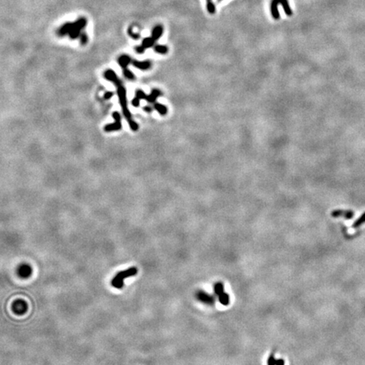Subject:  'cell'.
<instances>
[{"label": "cell", "mask_w": 365, "mask_h": 365, "mask_svg": "<svg viewBox=\"0 0 365 365\" xmlns=\"http://www.w3.org/2000/svg\"><path fill=\"white\" fill-rule=\"evenodd\" d=\"M218 298L220 303H222V305H224V306H227V305L229 304L230 298H229V295L226 293H223L222 294H221L220 296H218Z\"/></svg>", "instance_id": "13"}, {"label": "cell", "mask_w": 365, "mask_h": 365, "mask_svg": "<svg viewBox=\"0 0 365 365\" xmlns=\"http://www.w3.org/2000/svg\"><path fill=\"white\" fill-rule=\"evenodd\" d=\"M284 364H285V362H284L283 359H277V360H276V365H284Z\"/></svg>", "instance_id": "27"}, {"label": "cell", "mask_w": 365, "mask_h": 365, "mask_svg": "<svg viewBox=\"0 0 365 365\" xmlns=\"http://www.w3.org/2000/svg\"><path fill=\"white\" fill-rule=\"evenodd\" d=\"M331 216L336 218V217H343V218L347 219V220H350V219L353 218L354 216V212L352 210H335L331 212Z\"/></svg>", "instance_id": "6"}, {"label": "cell", "mask_w": 365, "mask_h": 365, "mask_svg": "<svg viewBox=\"0 0 365 365\" xmlns=\"http://www.w3.org/2000/svg\"><path fill=\"white\" fill-rule=\"evenodd\" d=\"M80 43L82 45H85L86 43H87V41H88V36H87V35L85 34V32H82L81 33V35H80Z\"/></svg>", "instance_id": "18"}, {"label": "cell", "mask_w": 365, "mask_h": 365, "mask_svg": "<svg viewBox=\"0 0 365 365\" xmlns=\"http://www.w3.org/2000/svg\"><path fill=\"white\" fill-rule=\"evenodd\" d=\"M122 129V124L121 121H115L112 124H107L104 127V130L106 132H112V131H118Z\"/></svg>", "instance_id": "10"}, {"label": "cell", "mask_w": 365, "mask_h": 365, "mask_svg": "<svg viewBox=\"0 0 365 365\" xmlns=\"http://www.w3.org/2000/svg\"><path fill=\"white\" fill-rule=\"evenodd\" d=\"M112 97H113V92H112V91H107V92L104 94V98H105L106 100H109V99H111Z\"/></svg>", "instance_id": "25"}, {"label": "cell", "mask_w": 365, "mask_h": 365, "mask_svg": "<svg viewBox=\"0 0 365 365\" xmlns=\"http://www.w3.org/2000/svg\"><path fill=\"white\" fill-rule=\"evenodd\" d=\"M140 99H139L138 97H134V99L132 100V102H131V103H132V105H133L134 107H139V106H140Z\"/></svg>", "instance_id": "24"}, {"label": "cell", "mask_w": 365, "mask_h": 365, "mask_svg": "<svg viewBox=\"0 0 365 365\" xmlns=\"http://www.w3.org/2000/svg\"><path fill=\"white\" fill-rule=\"evenodd\" d=\"M118 63L119 66L122 68V69L124 70V69H129L128 66H129V63H132V58L128 55L124 54V55H121L120 57L118 58Z\"/></svg>", "instance_id": "9"}, {"label": "cell", "mask_w": 365, "mask_h": 365, "mask_svg": "<svg viewBox=\"0 0 365 365\" xmlns=\"http://www.w3.org/2000/svg\"><path fill=\"white\" fill-rule=\"evenodd\" d=\"M112 118L115 121H121V115L118 112H112Z\"/></svg>", "instance_id": "22"}, {"label": "cell", "mask_w": 365, "mask_h": 365, "mask_svg": "<svg viewBox=\"0 0 365 365\" xmlns=\"http://www.w3.org/2000/svg\"><path fill=\"white\" fill-rule=\"evenodd\" d=\"M135 97H138L139 99H140V100H141V99H145V100H146L147 95L145 93L143 90H137L136 92H135Z\"/></svg>", "instance_id": "17"}, {"label": "cell", "mask_w": 365, "mask_h": 365, "mask_svg": "<svg viewBox=\"0 0 365 365\" xmlns=\"http://www.w3.org/2000/svg\"><path fill=\"white\" fill-rule=\"evenodd\" d=\"M118 99H119V103H120L121 107H122V111H123V115L124 116V118H126L127 122L129 123L130 121H132V116H131V112L128 108L127 106V97H126V90H125L124 86L123 85V84H120L118 86Z\"/></svg>", "instance_id": "4"}, {"label": "cell", "mask_w": 365, "mask_h": 365, "mask_svg": "<svg viewBox=\"0 0 365 365\" xmlns=\"http://www.w3.org/2000/svg\"><path fill=\"white\" fill-rule=\"evenodd\" d=\"M195 297L200 302L205 303L206 305H213L215 303V298L212 295H210L207 293H205V291L199 290L196 293Z\"/></svg>", "instance_id": "5"}, {"label": "cell", "mask_w": 365, "mask_h": 365, "mask_svg": "<svg viewBox=\"0 0 365 365\" xmlns=\"http://www.w3.org/2000/svg\"><path fill=\"white\" fill-rule=\"evenodd\" d=\"M267 365H276V359L274 358L273 355H271L269 357L267 361Z\"/></svg>", "instance_id": "23"}, {"label": "cell", "mask_w": 365, "mask_h": 365, "mask_svg": "<svg viewBox=\"0 0 365 365\" xmlns=\"http://www.w3.org/2000/svg\"><path fill=\"white\" fill-rule=\"evenodd\" d=\"M154 51H155L156 53H157V54H167V52H168V48H167V47L165 46V45L157 44L156 45V46H154Z\"/></svg>", "instance_id": "12"}, {"label": "cell", "mask_w": 365, "mask_h": 365, "mask_svg": "<svg viewBox=\"0 0 365 365\" xmlns=\"http://www.w3.org/2000/svg\"><path fill=\"white\" fill-rule=\"evenodd\" d=\"M154 109H156L161 116L166 115L167 113V108L165 105H162L161 103H154Z\"/></svg>", "instance_id": "11"}, {"label": "cell", "mask_w": 365, "mask_h": 365, "mask_svg": "<svg viewBox=\"0 0 365 365\" xmlns=\"http://www.w3.org/2000/svg\"><path fill=\"white\" fill-rule=\"evenodd\" d=\"M128 33H129V36H131L132 38H134V39H138V38H140V34L134 32L132 27H130L129 30H128Z\"/></svg>", "instance_id": "19"}, {"label": "cell", "mask_w": 365, "mask_h": 365, "mask_svg": "<svg viewBox=\"0 0 365 365\" xmlns=\"http://www.w3.org/2000/svg\"><path fill=\"white\" fill-rule=\"evenodd\" d=\"M123 73H124V75L125 78H127V79H129V80H134V79H135L133 72L131 71V70H129V69H124V70H123Z\"/></svg>", "instance_id": "16"}, {"label": "cell", "mask_w": 365, "mask_h": 365, "mask_svg": "<svg viewBox=\"0 0 365 365\" xmlns=\"http://www.w3.org/2000/svg\"><path fill=\"white\" fill-rule=\"evenodd\" d=\"M214 292H215V294L217 295V296H220L221 294L225 293V292H224V285H223V283H222V282H217V283H216V284L214 285Z\"/></svg>", "instance_id": "14"}, {"label": "cell", "mask_w": 365, "mask_h": 365, "mask_svg": "<svg viewBox=\"0 0 365 365\" xmlns=\"http://www.w3.org/2000/svg\"><path fill=\"white\" fill-rule=\"evenodd\" d=\"M365 223V212L362 216H361L359 218L357 219V220H356L355 221V222L352 224V228H358V227H360L363 224H364Z\"/></svg>", "instance_id": "15"}, {"label": "cell", "mask_w": 365, "mask_h": 365, "mask_svg": "<svg viewBox=\"0 0 365 365\" xmlns=\"http://www.w3.org/2000/svg\"><path fill=\"white\" fill-rule=\"evenodd\" d=\"M87 24V20L85 17H80L75 22H67L59 27L58 30V35L59 36H64L69 35L70 39H76L80 37L81 31Z\"/></svg>", "instance_id": "1"}, {"label": "cell", "mask_w": 365, "mask_h": 365, "mask_svg": "<svg viewBox=\"0 0 365 365\" xmlns=\"http://www.w3.org/2000/svg\"><path fill=\"white\" fill-rule=\"evenodd\" d=\"M163 34V26L161 25H156L154 26V28L152 29V36L150 37H146L144 38L142 41V43L140 46H137L135 48V51L138 54H144L145 51L147 48H150L154 46V44L156 43V41L161 36H162Z\"/></svg>", "instance_id": "2"}, {"label": "cell", "mask_w": 365, "mask_h": 365, "mask_svg": "<svg viewBox=\"0 0 365 365\" xmlns=\"http://www.w3.org/2000/svg\"><path fill=\"white\" fill-rule=\"evenodd\" d=\"M138 273V269L136 267H130L126 269L124 271L118 272L111 281L112 286L117 289H121L124 287V281L128 277L135 276Z\"/></svg>", "instance_id": "3"}, {"label": "cell", "mask_w": 365, "mask_h": 365, "mask_svg": "<svg viewBox=\"0 0 365 365\" xmlns=\"http://www.w3.org/2000/svg\"><path fill=\"white\" fill-rule=\"evenodd\" d=\"M143 109H144V111L146 112H152V110H153V108L152 107H150V106H146V107H143Z\"/></svg>", "instance_id": "26"}, {"label": "cell", "mask_w": 365, "mask_h": 365, "mask_svg": "<svg viewBox=\"0 0 365 365\" xmlns=\"http://www.w3.org/2000/svg\"><path fill=\"white\" fill-rule=\"evenodd\" d=\"M129 124V127H130V129H132L133 131H137L139 129V125L138 124L136 123V122H134V120L130 121V122H129L128 123Z\"/></svg>", "instance_id": "20"}, {"label": "cell", "mask_w": 365, "mask_h": 365, "mask_svg": "<svg viewBox=\"0 0 365 365\" xmlns=\"http://www.w3.org/2000/svg\"><path fill=\"white\" fill-rule=\"evenodd\" d=\"M104 77H105L107 80L112 81L116 86H118V85L122 84L121 80L118 79V77L117 76L115 72L113 71V70H112V69H107V70H106L105 73H104Z\"/></svg>", "instance_id": "7"}, {"label": "cell", "mask_w": 365, "mask_h": 365, "mask_svg": "<svg viewBox=\"0 0 365 365\" xmlns=\"http://www.w3.org/2000/svg\"><path fill=\"white\" fill-rule=\"evenodd\" d=\"M156 99H157V98H156L154 95H152V94L151 93L150 95H147L146 99V100L148 103H155V102L156 101Z\"/></svg>", "instance_id": "21"}, {"label": "cell", "mask_w": 365, "mask_h": 365, "mask_svg": "<svg viewBox=\"0 0 365 365\" xmlns=\"http://www.w3.org/2000/svg\"><path fill=\"white\" fill-rule=\"evenodd\" d=\"M132 64L140 70H147L152 67V62L150 60H144V61L132 60Z\"/></svg>", "instance_id": "8"}]
</instances>
